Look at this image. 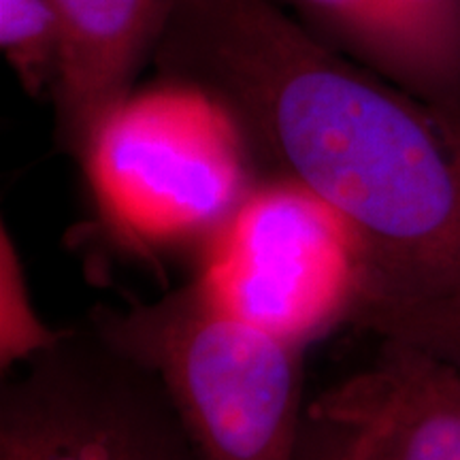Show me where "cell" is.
<instances>
[{
	"mask_svg": "<svg viewBox=\"0 0 460 460\" xmlns=\"http://www.w3.org/2000/svg\"><path fill=\"white\" fill-rule=\"evenodd\" d=\"M152 62L224 102L262 175L339 216L354 329L460 367V135L439 113L271 0H175Z\"/></svg>",
	"mask_w": 460,
	"mask_h": 460,
	"instance_id": "6da1fadb",
	"label": "cell"
},
{
	"mask_svg": "<svg viewBox=\"0 0 460 460\" xmlns=\"http://www.w3.org/2000/svg\"><path fill=\"white\" fill-rule=\"evenodd\" d=\"M88 326L158 379L203 460H298L305 345L194 278L156 301L96 307Z\"/></svg>",
	"mask_w": 460,
	"mask_h": 460,
	"instance_id": "7a4b0ae2",
	"label": "cell"
},
{
	"mask_svg": "<svg viewBox=\"0 0 460 460\" xmlns=\"http://www.w3.org/2000/svg\"><path fill=\"white\" fill-rule=\"evenodd\" d=\"M77 163L101 226L143 256L203 250L262 177L224 102L160 73L107 109Z\"/></svg>",
	"mask_w": 460,
	"mask_h": 460,
	"instance_id": "3957f363",
	"label": "cell"
},
{
	"mask_svg": "<svg viewBox=\"0 0 460 460\" xmlns=\"http://www.w3.org/2000/svg\"><path fill=\"white\" fill-rule=\"evenodd\" d=\"M197 279L254 320L307 348L352 326L360 267L349 230L309 190L262 175L200 250Z\"/></svg>",
	"mask_w": 460,
	"mask_h": 460,
	"instance_id": "277c9868",
	"label": "cell"
},
{
	"mask_svg": "<svg viewBox=\"0 0 460 460\" xmlns=\"http://www.w3.org/2000/svg\"><path fill=\"white\" fill-rule=\"evenodd\" d=\"M0 460H203L160 382L90 326L9 379Z\"/></svg>",
	"mask_w": 460,
	"mask_h": 460,
	"instance_id": "5b68a950",
	"label": "cell"
},
{
	"mask_svg": "<svg viewBox=\"0 0 460 460\" xmlns=\"http://www.w3.org/2000/svg\"><path fill=\"white\" fill-rule=\"evenodd\" d=\"M65 65L51 96L58 143L77 158L109 107L154 60L175 0H56Z\"/></svg>",
	"mask_w": 460,
	"mask_h": 460,
	"instance_id": "8992f818",
	"label": "cell"
},
{
	"mask_svg": "<svg viewBox=\"0 0 460 460\" xmlns=\"http://www.w3.org/2000/svg\"><path fill=\"white\" fill-rule=\"evenodd\" d=\"M377 418L384 460H460V367L384 343L367 371L345 379Z\"/></svg>",
	"mask_w": 460,
	"mask_h": 460,
	"instance_id": "52a82bcc",
	"label": "cell"
},
{
	"mask_svg": "<svg viewBox=\"0 0 460 460\" xmlns=\"http://www.w3.org/2000/svg\"><path fill=\"white\" fill-rule=\"evenodd\" d=\"M65 45L56 0H0V49L28 94L54 96Z\"/></svg>",
	"mask_w": 460,
	"mask_h": 460,
	"instance_id": "ba28073f",
	"label": "cell"
},
{
	"mask_svg": "<svg viewBox=\"0 0 460 460\" xmlns=\"http://www.w3.org/2000/svg\"><path fill=\"white\" fill-rule=\"evenodd\" d=\"M298 460H384L382 430L345 384L309 401Z\"/></svg>",
	"mask_w": 460,
	"mask_h": 460,
	"instance_id": "9c48e42d",
	"label": "cell"
},
{
	"mask_svg": "<svg viewBox=\"0 0 460 460\" xmlns=\"http://www.w3.org/2000/svg\"><path fill=\"white\" fill-rule=\"evenodd\" d=\"M66 331L43 322L32 303L26 267L7 224L0 226V367L3 371L54 348Z\"/></svg>",
	"mask_w": 460,
	"mask_h": 460,
	"instance_id": "30bf717a",
	"label": "cell"
}]
</instances>
